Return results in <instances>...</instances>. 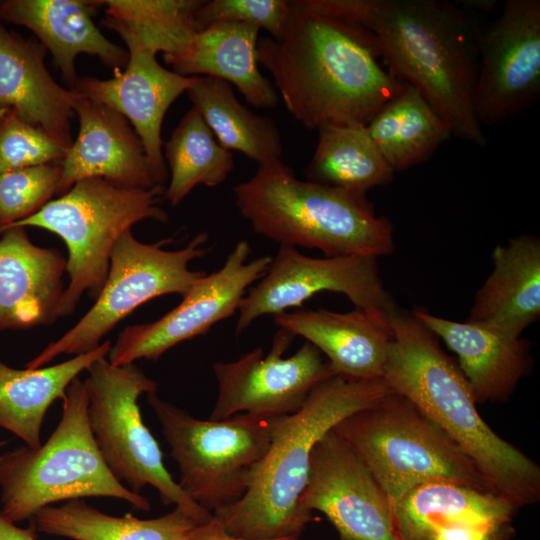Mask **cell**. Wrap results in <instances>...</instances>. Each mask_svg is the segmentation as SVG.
Returning a JSON list of instances; mask_svg holds the SVG:
<instances>
[{
  "label": "cell",
  "instance_id": "cell-39",
  "mask_svg": "<svg viewBox=\"0 0 540 540\" xmlns=\"http://www.w3.org/2000/svg\"><path fill=\"white\" fill-rule=\"evenodd\" d=\"M35 532L32 526L30 528L18 527L0 512V540H37Z\"/></svg>",
  "mask_w": 540,
  "mask_h": 540
},
{
  "label": "cell",
  "instance_id": "cell-41",
  "mask_svg": "<svg viewBox=\"0 0 540 540\" xmlns=\"http://www.w3.org/2000/svg\"><path fill=\"white\" fill-rule=\"evenodd\" d=\"M338 540H340V539H338Z\"/></svg>",
  "mask_w": 540,
  "mask_h": 540
},
{
  "label": "cell",
  "instance_id": "cell-29",
  "mask_svg": "<svg viewBox=\"0 0 540 540\" xmlns=\"http://www.w3.org/2000/svg\"><path fill=\"white\" fill-rule=\"evenodd\" d=\"M366 125L394 172L425 162L452 136L448 125L430 103L406 84Z\"/></svg>",
  "mask_w": 540,
  "mask_h": 540
},
{
  "label": "cell",
  "instance_id": "cell-17",
  "mask_svg": "<svg viewBox=\"0 0 540 540\" xmlns=\"http://www.w3.org/2000/svg\"><path fill=\"white\" fill-rule=\"evenodd\" d=\"M128 48L125 70L114 69V77L78 79L75 91L121 113L140 137L148 161L162 185L168 179L163 156L161 127L172 103L193 85L196 76L186 77L164 68L156 52L133 39H123Z\"/></svg>",
  "mask_w": 540,
  "mask_h": 540
},
{
  "label": "cell",
  "instance_id": "cell-23",
  "mask_svg": "<svg viewBox=\"0 0 540 540\" xmlns=\"http://www.w3.org/2000/svg\"><path fill=\"white\" fill-rule=\"evenodd\" d=\"M98 6V1L83 0H5L0 2V21L31 30L52 54L70 90H75L78 55L97 56L113 70L128 61V53L93 23L91 14Z\"/></svg>",
  "mask_w": 540,
  "mask_h": 540
},
{
  "label": "cell",
  "instance_id": "cell-38",
  "mask_svg": "<svg viewBox=\"0 0 540 540\" xmlns=\"http://www.w3.org/2000/svg\"><path fill=\"white\" fill-rule=\"evenodd\" d=\"M187 540H253L235 537L225 531L222 524L214 516L211 520L198 524L190 533ZM269 540H298L296 538H278Z\"/></svg>",
  "mask_w": 540,
  "mask_h": 540
},
{
  "label": "cell",
  "instance_id": "cell-10",
  "mask_svg": "<svg viewBox=\"0 0 540 540\" xmlns=\"http://www.w3.org/2000/svg\"><path fill=\"white\" fill-rule=\"evenodd\" d=\"M88 421L96 445L111 473L136 494L155 488L165 505H175L199 524L213 514L181 489L163 463L156 439L144 424L138 399L157 390V383L134 363L113 366L106 357L86 370Z\"/></svg>",
  "mask_w": 540,
  "mask_h": 540
},
{
  "label": "cell",
  "instance_id": "cell-8",
  "mask_svg": "<svg viewBox=\"0 0 540 540\" xmlns=\"http://www.w3.org/2000/svg\"><path fill=\"white\" fill-rule=\"evenodd\" d=\"M164 193L165 186L126 188L102 178L83 179L32 216L3 231L38 227L63 239L68 249L69 284L58 315L65 317L74 311L83 293L97 298L109 272L112 250L126 231L145 219L168 220L160 206Z\"/></svg>",
  "mask_w": 540,
  "mask_h": 540
},
{
  "label": "cell",
  "instance_id": "cell-24",
  "mask_svg": "<svg viewBox=\"0 0 540 540\" xmlns=\"http://www.w3.org/2000/svg\"><path fill=\"white\" fill-rule=\"evenodd\" d=\"M493 269L477 291L467 322L521 337L540 317V239L522 234L497 245Z\"/></svg>",
  "mask_w": 540,
  "mask_h": 540
},
{
  "label": "cell",
  "instance_id": "cell-37",
  "mask_svg": "<svg viewBox=\"0 0 540 540\" xmlns=\"http://www.w3.org/2000/svg\"><path fill=\"white\" fill-rule=\"evenodd\" d=\"M512 522L461 525L437 530L432 540H513Z\"/></svg>",
  "mask_w": 540,
  "mask_h": 540
},
{
  "label": "cell",
  "instance_id": "cell-13",
  "mask_svg": "<svg viewBox=\"0 0 540 540\" xmlns=\"http://www.w3.org/2000/svg\"><path fill=\"white\" fill-rule=\"evenodd\" d=\"M250 253L249 242L238 241L223 266L196 281L178 306L154 322L126 327L107 355L110 364L156 361L175 345L206 334L214 324L231 317L246 290L263 277L272 262L267 255L249 261Z\"/></svg>",
  "mask_w": 540,
  "mask_h": 540
},
{
  "label": "cell",
  "instance_id": "cell-32",
  "mask_svg": "<svg viewBox=\"0 0 540 540\" xmlns=\"http://www.w3.org/2000/svg\"><path fill=\"white\" fill-rule=\"evenodd\" d=\"M163 146L171 175L164 197L172 206L178 205L196 185H220L235 167L231 151L219 144L193 106Z\"/></svg>",
  "mask_w": 540,
  "mask_h": 540
},
{
  "label": "cell",
  "instance_id": "cell-7",
  "mask_svg": "<svg viewBox=\"0 0 540 540\" xmlns=\"http://www.w3.org/2000/svg\"><path fill=\"white\" fill-rule=\"evenodd\" d=\"M333 431L361 458L393 502L431 481L488 491L473 462L440 427L411 400L390 390L342 419Z\"/></svg>",
  "mask_w": 540,
  "mask_h": 540
},
{
  "label": "cell",
  "instance_id": "cell-9",
  "mask_svg": "<svg viewBox=\"0 0 540 540\" xmlns=\"http://www.w3.org/2000/svg\"><path fill=\"white\" fill-rule=\"evenodd\" d=\"M147 401L179 467L177 483L210 513L245 495L252 471L268 451L282 417L240 413L200 420L156 392L148 393Z\"/></svg>",
  "mask_w": 540,
  "mask_h": 540
},
{
  "label": "cell",
  "instance_id": "cell-1",
  "mask_svg": "<svg viewBox=\"0 0 540 540\" xmlns=\"http://www.w3.org/2000/svg\"><path fill=\"white\" fill-rule=\"evenodd\" d=\"M281 35L257 43V59L272 76L287 111L308 129L367 124L405 84L380 63L366 29L291 1Z\"/></svg>",
  "mask_w": 540,
  "mask_h": 540
},
{
  "label": "cell",
  "instance_id": "cell-28",
  "mask_svg": "<svg viewBox=\"0 0 540 540\" xmlns=\"http://www.w3.org/2000/svg\"><path fill=\"white\" fill-rule=\"evenodd\" d=\"M35 531L73 540H187L199 524L182 509L141 519L128 513L112 516L81 499L46 506L31 519Z\"/></svg>",
  "mask_w": 540,
  "mask_h": 540
},
{
  "label": "cell",
  "instance_id": "cell-18",
  "mask_svg": "<svg viewBox=\"0 0 540 540\" xmlns=\"http://www.w3.org/2000/svg\"><path fill=\"white\" fill-rule=\"evenodd\" d=\"M71 106L79 118V132L61 163L58 194L66 193L76 182L88 178H102L126 188L164 186L126 117L78 91Z\"/></svg>",
  "mask_w": 540,
  "mask_h": 540
},
{
  "label": "cell",
  "instance_id": "cell-33",
  "mask_svg": "<svg viewBox=\"0 0 540 540\" xmlns=\"http://www.w3.org/2000/svg\"><path fill=\"white\" fill-rule=\"evenodd\" d=\"M105 26L163 56L188 45L200 31L195 11L203 0H108Z\"/></svg>",
  "mask_w": 540,
  "mask_h": 540
},
{
  "label": "cell",
  "instance_id": "cell-22",
  "mask_svg": "<svg viewBox=\"0 0 540 540\" xmlns=\"http://www.w3.org/2000/svg\"><path fill=\"white\" fill-rule=\"evenodd\" d=\"M412 313L457 355L476 403L505 402L531 366L530 342L484 326Z\"/></svg>",
  "mask_w": 540,
  "mask_h": 540
},
{
  "label": "cell",
  "instance_id": "cell-2",
  "mask_svg": "<svg viewBox=\"0 0 540 540\" xmlns=\"http://www.w3.org/2000/svg\"><path fill=\"white\" fill-rule=\"evenodd\" d=\"M375 38L385 69L430 103L452 136L487 145L474 109L478 32L445 0H306Z\"/></svg>",
  "mask_w": 540,
  "mask_h": 540
},
{
  "label": "cell",
  "instance_id": "cell-3",
  "mask_svg": "<svg viewBox=\"0 0 540 540\" xmlns=\"http://www.w3.org/2000/svg\"><path fill=\"white\" fill-rule=\"evenodd\" d=\"M383 381L411 400L473 462L491 493L516 508L540 499V467L484 421L457 362L412 312L397 307Z\"/></svg>",
  "mask_w": 540,
  "mask_h": 540
},
{
  "label": "cell",
  "instance_id": "cell-25",
  "mask_svg": "<svg viewBox=\"0 0 540 540\" xmlns=\"http://www.w3.org/2000/svg\"><path fill=\"white\" fill-rule=\"evenodd\" d=\"M259 31L243 23L217 22L199 31L181 51L163 59L179 75L221 79L235 85L253 107L272 109L279 95L258 66Z\"/></svg>",
  "mask_w": 540,
  "mask_h": 540
},
{
  "label": "cell",
  "instance_id": "cell-16",
  "mask_svg": "<svg viewBox=\"0 0 540 540\" xmlns=\"http://www.w3.org/2000/svg\"><path fill=\"white\" fill-rule=\"evenodd\" d=\"M299 503L307 512L323 513L340 540H404L394 502L333 429L312 449Z\"/></svg>",
  "mask_w": 540,
  "mask_h": 540
},
{
  "label": "cell",
  "instance_id": "cell-35",
  "mask_svg": "<svg viewBox=\"0 0 540 540\" xmlns=\"http://www.w3.org/2000/svg\"><path fill=\"white\" fill-rule=\"evenodd\" d=\"M64 149L13 109L0 111V174L31 166L62 163Z\"/></svg>",
  "mask_w": 540,
  "mask_h": 540
},
{
  "label": "cell",
  "instance_id": "cell-26",
  "mask_svg": "<svg viewBox=\"0 0 540 540\" xmlns=\"http://www.w3.org/2000/svg\"><path fill=\"white\" fill-rule=\"evenodd\" d=\"M404 540H432L442 528L512 522L519 510L489 491L450 481L419 484L394 502Z\"/></svg>",
  "mask_w": 540,
  "mask_h": 540
},
{
  "label": "cell",
  "instance_id": "cell-11",
  "mask_svg": "<svg viewBox=\"0 0 540 540\" xmlns=\"http://www.w3.org/2000/svg\"><path fill=\"white\" fill-rule=\"evenodd\" d=\"M138 241L131 230L116 242L106 281L90 310L62 337L49 343L26 364L44 367L59 355H80L94 350L122 319L143 303L167 294L184 295L203 277L189 264L207 253V232L197 234L185 247L165 250L162 244Z\"/></svg>",
  "mask_w": 540,
  "mask_h": 540
},
{
  "label": "cell",
  "instance_id": "cell-15",
  "mask_svg": "<svg viewBox=\"0 0 540 540\" xmlns=\"http://www.w3.org/2000/svg\"><path fill=\"white\" fill-rule=\"evenodd\" d=\"M540 94V1L506 0L478 34L474 109L481 126L528 109Z\"/></svg>",
  "mask_w": 540,
  "mask_h": 540
},
{
  "label": "cell",
  "instance_id": "cell-31",
  "mask_svg": "<svg viewBox=\"0 0 540 540\" xmlns=\"http://www.w3.org/2000/svg\"><path fill=\"white\" fill-rule=\"evenodd\" d=\"M187 93L222 147L239 151L259 165L280 160L283 146L276 123L245 107L229 83L196 76Z\"/></svg>",
  "mask_w": 540,
  "mask_h": 540
},
{
  "label": "cell",
  "instance_id": "cell-27",
  "mask_svg": "<svg viewBox=\"0 0 540 540\" xmlns=\"http://www.w3.org/2000/svg\"><path fill=\"white\" fill-rule=\"evenodd\" d=\"M111 342L62 363L36 369H15L0 360V427L22 439L28 447L41 445L45 414L63 399L69 384L98 359L108 355Z\"/></svg>",
  "mask_w": 540,
  "mask_h": 540
},
{
  "label": "cell",
  "instance_id": "cell-6",
  "mask_svg": "<svg viewBox=\"0 0 540 540\" xmlns=\"http://www.w3.org/2000/svg\"><path fill=\"white\" fill-rule=\"evenodd\" d=\"M88 404L86 385L75 378L47 441L0 455V512L6 519L17 524L53 503L84 497H112L150 510L149 500L129 490L107 467L90 430Z\"/></svg>",
  "mask_w": 540,
  "mask_h": 540
},
{
  "label": "cell",
  "instance_id": "cell-5",
  "mask_svg": "<svg viewBox=\"0 0 540 540\" xmlns=\"http://www.w3.org/2000/svg\"><path fill=\"white\" fill-rule=\"evenodd\" d=\"M233 193L253 231L280 245L318 249L325 257L394 251L393 226L367 196L301 180L281 159L259 165Z\"/></svg>",
  "mask_w": 540,
  "mask_h": 540
},
{
  "label": "cell",
  "instance_id": "cell-20",
  "mask_svg": "<svg viewBox=\"0 0 540 540\" xmlns=\"http://www.w3.org/2000/svg\"><path fill=\"white\" fill-rule=\"evenodd\" d=\"M46 48L7 30L0 21V111L13 109L64 149L72 143L74 90L61 87L45 66Z\"/></svg>",
  "mask_w": 540,
  "mask_h": 540
},
{
  "label": "cell",
  "instance_id": "cell-36",
  "mask_svg": "<svg viewBox=\"0 0 540 540\" xmlns=\"http://www.w3.org/2000/svg\"><path fill=\"white\" fill-rule=\"evenodd\" d=\"M291 10L287 0H203L195 11V21L200 31L217 22H237L264 29L276 39Z\"/></svg>",
  "mask_w": 540,
  "mask_h": 540
},
{
  "label": "cell",
  "instance_id": "cell-12",
  "mask_svg": "<svg viewBox=\"0 0 540 540\" xmlns=\"http://www.w3.org/2000/svg\"><path fill=\"white\" fill-rule=\"evenodd\" d=\"M377 259L359 255L315 258L280 245L266 273L241 301L236 334L264 315L301 309L305 301L325 291L343 294L355 309L388 321L397 305L380 278Z\"/></svg>",
  "mask_w": 540,
  "mask_h": 540
},
{
  "label": "cell",
  "instance_id": "cell-30",
  "mask_svg": "<svg viewBox=\"0 0 540 540\" xmlns=\"http://www.w3.org/2000/svg\"><path fill=\"white\" fill-rule=\"evenodd\" d=\"M306 180L367 196L372 188L392 181L394 170L374 143L367 125H323Z\"/></svg>",
  "mask_w": 540,
  "mask_h": 540
},
{
  "label": "cell",
  "instance_id": "cell-14",
  "mask_svg": "<svg viewBox=\"0 0 540 540\" xmlns=\"http://www.w3.org/2000/svg\"><path fill=\"white\" fill-rule=\"evenodd\" d=\"M294 335L279 328L265 355L255 348L232 362H216L213 372L218 395L210 420L240 413L285 416L297 412L321 381L334 376L329 363L312 344H304L283 358Z\"/></svg>",
  "mask_w": 540,
  "mask_h": 540
},
{
  "label": "cell",
  "instance_id": "cell-19",
  "mask_svg": "<svg viewBox=\"0 0 540 540\" xmlns=\"http://www.w3.org/2000/svg\"><path fill=\"white\" fill-rule=\"evenodd\" d=\"M0 239V332L48 325L59 318L66 260L31 242L24 227Z\"/></svg>",
  "mask_w": 540,
  "mask_h": 540
},
{
  "label": "cell",
  "instance_id": "cell-40",
  "mask_svg": "<svg viewBox=\"0 0 540 540\" xmlns=\"http://www.w3.org/2000/svg\"><path fill=\"white\" fill-rule=\"evenodd\" d=\"M463 3H464L465 6L474 7V8L482 9V10H489L491 7H493L495 5L496 2L495 1H490V0H485V1L471 0V1H463Z\"/></svg>",
  "mask_w": 540,
  "mask_h": 540
},
{
  "label": "cell",
  "instance_id": "cell-21",
  "mask_svg": "<svg viewBox=\"0 0 540 540\" xmlns=\"http://www.w3.org/2000/svg\"><path fill=\"white\" fill-rule=\"evenodd\" d=\"M274 321L324 354L334 375L382 379L391 338L388 321L359 309L340 313L321 308L283 312Z\"/></svg>",
  "mask_w": 540,
  "mask_h": 540
},
{
  "label": "cell",
  "instance_id": "cell-4",
  "mask_svg": "<svg viewBox=\"0 0 540 540\" xmlns=\"http://www.w3.org/2000/svg\"><path fill=\"white\" fill-rule=\"evenodd\" d=\"M388 391L383 379L334 375L318 383L297 412L280 418L268 451L252 471L245 495L213 516L235 537L299 539L313 519V513L299 503L313 447L342 419L370 406Z\"/></svg>",
  "mask_w": 540,
  "mask_h": 540
},
{
  "label": "cell",
  "instance_id": "cell-34",
  "mask_svg": "<svg viewBox=\"0 0 540 540\" xmlns=\"http://www.w3.org/2000/svg\"><path fill=\"white\" fill-rule=\"evenodd\" d=\"M61 163L11 170L0 174V233L44 207L58 194Z\"/></svg>",
  "mask_w": 540,
  "mask_h": 540
}]
</instances>
